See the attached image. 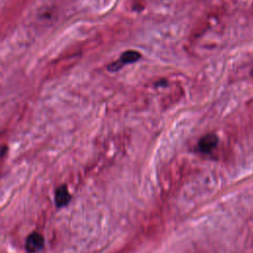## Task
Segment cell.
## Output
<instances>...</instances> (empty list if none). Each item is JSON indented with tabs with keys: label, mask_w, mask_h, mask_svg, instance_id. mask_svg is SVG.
Wrapping results in <instances>:
<instances>
[{
	"label": "cell",
	"mask_w": 253,
	"mask_h": 253,
	"mask_svg": "<svg viewBox=\"0 0 253 253\" xmlns=\"http://www.w3.org/2000/svg\"><path fill=\"white\" fill-rule=\"evenodd\" d=\"M217 142H218L217 135L215 133L210 132L201 137L198 143V147L201 152L210 153L215 148V146L217 145Z\"/></svg>",
	"instance_id": "3"
},
{
	"label": "cell",
	"mask_w": 253,
	"mask_h": 253,
	"mask_svg": "<svg viewBox=\"0 0 253 253\" xmlns=\"http://www.w3.org/2000/svg\"><path fill=\"white\" fill-rule=\"evenodd\" d=\"M44 246V237L38 231L31 232L25 240V249L28 253H38Z\"/></svg>",
	"instance_id": "1"
},
{
	"label": "cell",
	"mask_w": 253,
	"mask_h": 253,
	"mask_svg": "<svg viewBox=\"0 0 253 253\" xmlns=\"http://www.w3.org/2000/svg\"><path fill=\"white\" fill-rule=\"evenodd\" d=\"M141 57V54L136 51V50H127L125 51L121 57L119 58V60L113 62L112 64L109 65V70L110 71H117L119 69H121L123 67V65L125 64H128V63H132L137 61L139 58Z\"/></svg>",
	"instance_id": "2"
},
{
	"label": "cell",
	"mask_w": 253,
	"mask_h": 253,
	"mask_svg": "<svg viewBox=\"0 0 253 253\" xmlns=\"http://www.w3.org/2000/svg\"><path fill=\"white\" fill-rule=\"evenodd\" d=\"M71 200V195L66 185H60L55 189L54 192V203L56 207L62 208L68 205Z\"/></svg>",
	"instance_id": "4"
}]
</instances>
